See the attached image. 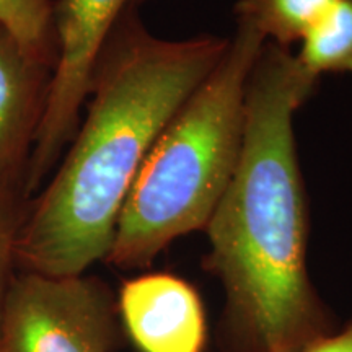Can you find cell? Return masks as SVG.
Here are the masks:
<instances>
[{"label": "cell", "instance_id": "obj_6", "mask_svg": "<svg viewBox=\"0 0 352 352\" xmlns=\"http://www.w3.org/2000/svg\"><path fill=\"white\" fill-rule=\"evenodd\" d=\"M116 300L122 329L140 352H204V305L188 280L145 272L127 279Z\"/></svg>", "mask_w": 352, "mask_h": 352}, {"label": "cell", "instance_id": "obj_10", "mask_svg": "<svg viewBox=\"0 0 352 352\" xmlns=\"http://www.w3.org/2000/svg\"><path fill=\"white\" fill-rule=\"evenodd\" d=\"M0 25L23 51L54 70V0H0Z\"/></svg>", "mask_w": 352, "mask_h": 352}, {"label": "cell", "instance_id": "obj_2", "mask_svg": "<svg viewBox=\"0 0 352 352\" xmlns=\"http://www.w3.org/2000/svg\"><path fill=\"white\" fill-rule=\"evenodd\" d=\"M228 38H158L129 8L90 80L87 113L63 158L30 201L16 270L87 274L107 261L132 183L166 122L226 54Z\"/></svg>", "mask_w": 352, "mask_h": 352}, {"label": "cell", "instance_id": "obj_12", "mask_svg": "<svg viewBox=\"0 0 352 352\" xmlns=\"http://www.w3.org/2000/svg\"><path fill=\"white\" fill-rule=\"evenodd\" d=\"M303 352H352V316L340 331L334 329L333 333L311 342Z\"/></svg>", "mask_w": 352, "mask_h": 352}, {"label": "cell", "instance_id": "obj_4", "mask_svg": "<svg viewBox=\"0 0 352 352\" xmlns=\"http://www.w3.org/2000/svg\"><path fill=\"white\" fill-rule=\"evenodd\" d=\"M122 324L103 279L16 272L0 318V352H114Z\"/></svg>", "mask_w": 352, "mask_h": 352}, {"label": "cell", "instance_id": "obj_8", "mask_svg": "<svg viewBox=\"0 0 352 352\" xmlns=\"http://www.w3.org/2000/svg\"><path fill=\"white\" fill-rule=\"evenodd\" d=\"M336 0H239L236 23L253 30L266 43L290 50Z\"/></svg>", "mask_w": 352, "mask_h": 352}, {"label": "cell", "instance_id": "obj_13", "mask_svg": "<svg viewBox=\"0 0 352 352\" xmlns=\"http://www.w3.org/2000/svg\"><path fill=\"white\" fill-rule=\"evenodd\" d=\"M3 30H6V28H3V26H2V25H0V32H3Z\"/></svg>", "mask_w": 352, "mask_h": 352}, {"label": "cell", "instance_id": "obj_9", "mask_svg": "<svg viewBox=\"0 0 352 352\" xmlns=\"http://www.w3.org/2000/svg\"><path fill=\"white\" fill-rule=\"evenodd\" d=\"M300 44L296 59L311 77L352 74V0H336Z\"/></svg>", "mask_w": 352, "mask_h": 352}, {"label": "cell", "instance_id": "obj_3", "mask_svg": "<svg viewBox=\"0 0 352 352\" xmlns=\"http://www.w3.org/2000/svg\"><path fill=\"white\" fill-rule=\"evenodd\" d=\"M264 39L236 23L226 54L162 129L118 219L107 263L139 271L179 236L206 230L239 166L246 87Z\"/></svg>", "mask_w": 352, "mask_h": 352}, {"label": "cell", "instance_id": "obj_1", "mask_svg": "<svg viewBox=\"0 0 352 352\" xmlns=\"http://www.w3.org/2000/svg\"><path fill=\"white\" fill-rule=\"evenodd\" d=\"M290 50L264 43L246 87L241 157L206 233L223 289V352H303L333 333L307 266L310 214L294 118L318 87Z\"/></svg>", "mask_w": 352, "mask_h": 352}, {"label": "cell", "instance_id": "obj_11", "mask_svg": "<svg viewBox=\"0 0 352 352\" xmlns=\"http://www.w3.org/2000/svg\"><path fill=\"white\" fill-rule=\"evenodd\" d=\"M30 197L21 191H0V318L16 272V248L28 215Z\"/></svg>", "mask_w": 352, "mask_h": 352}, {"label": "cell", "instance_id": "obj_7", "mask_svg": "<svg viewBox=\"0 0 352 352\" xmlns=\"http://www.w3.org/2000/svg\"><path fill=\"white\" fill-rule=\"evenodd\" d=\"M51 80V65L23 51L7 30L0 32V191L26 192Z\"/></svg>", "mask_w": 352, "mask_h": 352}, {"label": "cell", "instance_id": "obj_5", "mask_svg": "<svg viewBox=\"0 0 352 352\" xmlns=\"http://www.w3.org/2000/svg\"><path fill=\"white\" fill-rule=\"evenodd\" d=\"M142 2L54 0L57 57L46 113L26 171V192L32 197L47 182L76 135L91 76L118 21Z\"/></svg>", "mask_w": 352, "mask_h": 352}]
</instances>
